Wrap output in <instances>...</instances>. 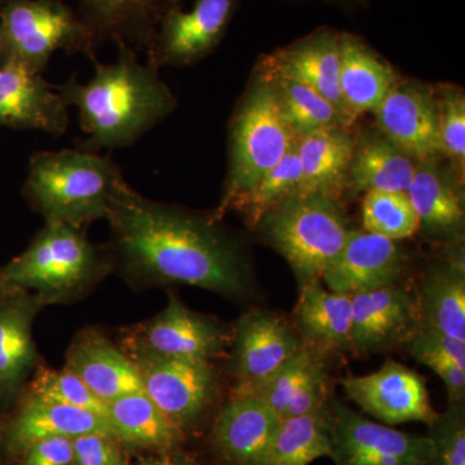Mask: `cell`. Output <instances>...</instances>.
Listing matches in <instances>:
<instances>
[{
    "label": "cell",
    "mask_w": 465,
    "mask_h": 465,
    "mask_svg": "<svg viewBox=\"0 0 465 465\" xmlns=\"http://www.w3.org/2000/svg\"><path fill=\"white\" fill-rule=\"evenodd\" d=\"M397 82L399 76L384 58L358 36L341 33L339 88L349 125L358 116L374 113Z\"/></svg>",
    "instance_id": "obj_22"
},
{
    "label": "cell",
    "mask_w": 465,
    "mask_h": 465,
    "mask_svg": "<svg viewBox=\"0 0 465 465\" xmlns=\"http://www.w3.org/2000/svg\"><path fill=\"white\" fill-rule=\"evenodd\" d=\"M427 436L432 451L425 465H465L464 403L449 405L446 411L437 412L428 424Z\"/></svg>",
    "instance_id": "obj_38"
},
{
    "label": "cell",
    "mask_w": 465,
    "mask_h": 465,
    "mask_svg": "<svg viewBox=\"0 0 465 465\" xmlns=\"http://www.w3.org/2000/svg\"><path fill=\"white\" fill-rule=\"evenodd\" d=\"M341 38V33L320 30L265 56L260 61L259 72L307 85L331 101L342 113L339 88Z\"/></svg>",
    "instance_id": "obj_20"
},
{
    "label": "cell",
    "mask_w": 465,
    "mask_h": 465,
    "mask_svg": "<svg viewBox=\"0 0 465 465\" xmlns=\"http://www.w3.org/2000/svg\"><path fill=\"white\" fill-rule=\"evenodd\" d=\"M88 433L106 434L113 437L108 419L87 410L45 402L27 397L8 427L9 448L25 452L38 440L65 437L75 439Z\"/></svg>",
    "instance_id": "obj_27"
},
{
    "label": "cell",
    "mask_w": 465,
    "mask_h": 465,
    "mask_svg": "<svg viewBox=\"0 0 465 465\" xmlns=\"http://www.w3.org/2000/svg\"><path fill=\"white\" fill-rule=\"evenodd\" d=\"M363 231L391 241L414 237L420 223L406 193L371 191L362 200Z\"/></svg>",
    "instance_id": "obj_35"
},
{
    "label": "cell",
    "mask_w": 465,
    "mask_h": 465,
    "mask_svg": "<svg viewBox=\"0 0 465 465\" xmlns=\"http://www.w3.org/2000/svg\"><path fill=\"white\" fill-rule=\"evenodd\" d=\"M24 465H73L72 439L38 440L26 450Z\"/></svg>",
    "instance_id": "obj_42"
},
{
    "label": "cell",
    "mask_w": 465,
    "mask_h": 465,
    "mask_svg": "<svg viewBox=\"0 0 465 465\" xmlns=\"http://www.w3.org/2000/svg\"><path fill=\"white\" fill-rule=\"evenodd\" d=\"M410 353L425 366L450 361L465 369V342L428 327L418 326L406 342Z\"/></svg>",
    "instance_id": "obj_39"
},
{
    "label": "cell",
    "mask_w": 465,
    "mask_h": 465,
    "mask_svg": "<svg viewBox=\"0 0 465 465\" xmlns=\"http://www.w3.org/2000/svg\"><path fill=\"white\" fill-rule=\"evenodd\" d=\"M300 179L298 153L293 143L282 161L262 174L253 188L238 201L232 211L242 213L247 225L255 229L269 210L287 198L299 194Z\"/></svg>",
    "instance_id": "obj_33"
},
{
    "label": "cell",
    "mask_w": 465,
    "mask_h": 465,
    "mask_svg": "<svg viewBox=\"0 0 465 465\" xmlns=\"http://www.w3.org/2000/svg\"><path fill=\"white\" fill-rule=\"evenodd\" d=\"M439 104L440 155L452 162L458 174L465 167V96L454 85H442L436 94Z\"/></svg>",
    "instance_id": "obj_37"
},
{
    "label": "cell",
    "mask_w": 465,
    "mask_h": 465,
    "mask_svg": "<svg viewBox=\"0 0 465 465\" xmlns=\"http://www.w3.org/2000/svg\"><path fill=\"white\" fill-rule=\"evenodd\" d=\"M2 60L42 74L52 54L64 51L96 60L94 34L65 0H2Z\"/></svg>",
    "instance_id": "obj_7"
},
{
    "label": "cell",
    "mask_w": 465,
    "mask_h": 465,
    "mask_svg": "<svg viewBox=\"0 0 465 465\" xmlns=\"http://www.w3.org/2000/svg\"><path fill=\"white\" fill-rule=\"evenodd\" d=\"M242 0H195L191 11L171 9L162 18L146 61L161 69L200 63L216 50Z\"/></svg>",
    "instance_id": "obj_11"
},
{
    "label": "cell",
    "mask_w": 465,
    "mask_h": 465,
    "mask_svg": "<svg viewBox=\"0 0 465 465\" xmlns=\"http://www.w3.org/2000/svg\"><path fill=\"white\" fill-rule=\"evenodd\" d=\"M231 341L237 385L260 381L305 347L287 321L264 309L244 313L235 323Z\"/></svg>",
    "instance_id": "obj_16"
},
{
    "label": "cell",
    "mask_w": 465,
    "mask_h": 465,
    "mask_svg": "<svg viewBox=\"0 0 465 465\" xmlns=\"http://www.w3.org/2000/svg\"><path fill=\"white\" fill-rule=\"evenodd\" d=\"M0 2H2V0H0Z\"/></svg>",
    "instance_id": "obj_47"
},
{
    "label": "cell",
    "mask_w": 465,
    "mask_h": 465,
    "mask_svg": "<svg viewBox=\"0 0 465 465\" xmlns=\"http://www.w3.org/2000/svg\"><path fill=\"white\" fill-rule=\"evenodd\" d=\"M75 12L97 45L148 54L162 18L182 0H75Z\"/></svg>",
    "instance_id": "obj_19"
},
{
    "label": "cell",
    "mask_w": 465,
    "mask_h": 465,
    "mask_svg": "<svg viewBox=\"0 0 465 465\" xmlns=\"http://www.w3.org/2000/svg\"><path fill=\"white\" fill-rule=\"evenodd\" d=\"M434 374L439 376L448 391L449 405L464 403L465 397V369L455 365L450 361H440L428 366Z\"/></svg>",
    "instance_id": "obj_43"
},
{
    "label": "cell",
    "mask_w": 465,
    "mask_h": 465,
    "mask_svg": "<svg viewBox=\"0 0 465 465\" xmlns=\"http://www.w3.org/2000/svg\"><path fill=\"white\" fill-rule=\"evenodd\" d=\"M437 158L418 162L406 194L420 229L439 240H451L464 226V197L460 182L442 170Z\"/></svg>",
    "instance_id": "obj_26"
},
{
    "label": "cell",
    "mask_w": 465,
    "mask_h": 465,
    "mask_svg": "<svg viewBox=\"0 0 465 465\" xmlns=\"http://www.w3.org/2000/svg\"><path fill=\"white\" fill-rule=\"evenodd\" d=\"M418 326L415 299L400 284L351 295V351L356 354L406 344Z\"/></svg>",
    "instance_id": "obj_14"
},
{
    "label": "cell",
    "mask_w": 465,
    "mask_h": 465,
    "mask_svg": "<svg viewBox=\"0 0 465 465\" xmlns=\"http://www.w3.org/2000/svg\"><path fill=\"white\" fill-rule=\"evenodd\" d=\"M418 162L378 130L354 137L348 185L354 193H407Z\"/></svg>",
    "instance_id": "obj_29"
},
{
    "label": "cell",
    "mask_w": 465,
    "mask_h": 465,
    "mask_svg": "<svg viewBox=\"0 0 465 465\" xmlns=\"http://www.w3.org/2000/svg\"><path fill=\"white\" fill-rule=\"evenodd\" d=\"M113 265L110 251L84 229L45 223L24 252L0 266V292H26L45 305L65 302L91 289Z\"/></svg>",
    "instance_id": "obj_4"
},
{
    "label": "cell",
    "mask_w": 465,
    "mask_h": 465,
    "mask_svg": "<svg viewBox=\"0 0 465 465\" xmlns=\"http://www.w3.org/2000/svg\"><path fill=\"white\" fill-rule=\"evenodd\" d=\"M231 341L232 333L220 321L192 311L171 295L161 313L128 331L124 351L211 362L224 354Z\"/></svg>",
    "instance_id": "obj_10"
},
{
    "label": "cell",
    "mask_w": 465,
    "mask_h": 465,
    "mask_svg": "<svg viewBox=\"0 0 465 465\" xmlns=\"http://www.w3.org/2000/svg\"><path fill=\"white\" fill-rule=\"evenodd\" d=\"M32 399L87 410L106 418L108 405L97 399L87 385L66 367L61 370L41 366L36 369L29 394Z\"/></svg>",
    "instance_id": "obj_36"
},
{
    "label": "cell",
    "mask_w": 465,
    "mask_h": 465,
    "mask_svg": "<svg viewBox=\"0 0 465 465\" xmlns=\"http://www.w3.org/2000/svg\"><path fill=\"white\" fill-rule=\"evenodd\" d=\"M253 231L289 262L300 290L322 280L351 229L338 198L296 194L269 210Z\"/></svg>",
    "instance_id": "obj_6"
},
{
    "label": "cell",
    "mask_w": 465,
    "mask_h": 465,
    "mask_svg": "<svg viewBox=\"0 0 465 465\" xmlns=\"http://www.w3.org/2000/svg\"><path fill=\"white\" fill-rule=\"evenodd\" d=\"M329 405V378L324 362L318 363L293 393L281 419L298 418Z\"/></svg>",
    "instance_id": "obj_40"
},
{
    "label": "cell",
    "mask_w": 465,
    "mask_h": 465,
    "mask_svg": "<svg viewBox=\"0 0 465 465\" xmlns=\"http://www.w3.org/2000/svg\"><path fill=\"white\" fill-rule=\"evenodd\" d=\"M125 353V351H124ZM143 391L180 430L191 427L215 396L216 372L210 361L128 351Z\"/></svg>",
    "instance_id": "obj_8"
},
{
    "label": "cell",
    "mask_w": 465,
    "mask_h": 465,
    "mask_svg": "<svg viewBox=\"0 0 465 465\" xmlns=\"http://www.w3.org/2000/svg\"><path fill=\"white\" fill-rule=\"evenodd\" d=\"M106 419L115 440L134 448L171 452L183 440V430L143 391L109 402Z\"/></svg>",
    "instance_id": "obj_30"
},
{
    "label": "cell",
    "mask_w": 465,
    "mask_h": 465,
    "mask_svg": "<svg viewBox=\"0 0 465 465\" xmlns=\"http://www.w3.org/2000/svg\"><path fill=\"white\" fill-rule=\"evenodd\" d=\"M114 63L92 61L94 74L81 84L73 75L57 85L67 106H75L88 152L134 145L173 114L177 99L152 64L142 63L131 48H116Z\"/></svg>",
    "instance_id": "obj_2"
},
{
    "label": "cell",
    "mask_w": 465,
    "mask_h": 465,
    "mask_svg": "<svg viewBox=\"0 0 465 465\" xmlns=\"http://www.w3.org/2000/svg\"><path fill=\"white\" fill-rule=\"evenodd\" d=\"M419 326L465 342V266L463 250L425 272L415 299Z\"/></svg>",
    "instance_id": "obj_28"
},
{
    "label": "cell",
    "mask_w": 465,
    "mask_h": 465,
    "mask_svg": "<svg viewBox=\"0 0 465 465\" xmlns=\"http://www.w3.org/2000/svg\"><path fill=\"white\" fill-rule=\"evenodd\" d=\"M73 465H125L116 440L106 434L88 433L72 440Z\"/></svg>",
    "instance_id": "obj_41"
},
{
    "label": "cell",
    "mask_w": 465,
    "mask_h": 465,
    "mask_svg": "<svg viewBox=\"0 0 465 465\" xmlns=\"http://www.w3.org/2000/svg\"><path fill=\"white\" fill-rule=\"evenodd\" d=\"M69 124V106L54 85L20 64L0 61V125L63 136Z\"/></svg>",
    "instance_id": "obj_17"
},
{
    "label": "cell",
    "mask_w": 465,
    "mask_h": 465,
    "mask_svg": "<svg viewBox=\"0 0 465 465\" xmlns=\"http://www.w3.org/2000/svg\"><path fill=\"white\" fill-rule=\"evenodd\" d=\"M323 357L316 349L305 345L298 354L260 381L247 385H235L232 393L255 397L273 409L281 418L299 385L318 363L322 362Z\"/></svg>",
    "instance_id": "obj_34"
},
{
    "label": "cell",
    "mask_w": 465,
    "mask_h": 465,
    "mask_svg": "<svg viewBox=\"0 0 465 465\" xmlns=\"http://www.w3.org/2000/svg\"><path fill=\"white\" fill-rule=\"evenodd\" d=\"M124 183L109 155L81 148L43 150L30 158L23 194L45 223L84 229L105 219L113 195Z\"/></svg>",
    "instance_id": "obj_3"
},
{
    "label": "cell",
    "mask_w": 465,
    "mask_h": 465,
    "mask_svg": "<svg viewBox=\"0 0 465 465\" xmlns=\"http://www.w3.org/2000/svg\"><path fill=\"white\" fill-rule=\"evenodd\" d=\"M300 163L299 194L341 198L348 185L354 136L348 127H331L299 134L295 143Z\"/></svg>",
    "instance_id": "obj_24"
},
{
    "label": "cell",
    "mask_w": 465,
    "mask_h": 465,
    "mask_svg": "<svg viewBox=\"0 0 465 465\" xmlns=\"http://www.w3.org/2000/svg\"><path fill=\"white\" fill-rule=\"evenodd\" d=\"M329 403L335 465H425L430 460V437L370 420L339 400Z\"/></svg>",
    "instance_id": "obj_9"
},
{
    "label": "cell",
    "mask_w": 465,
    "mask_h": 465,
    "mask_svg": "<svg viewBox=\"0 0 465 465\" xmlns=\"http://www.w3.org/2000/svg\"><path fill=\"white\" fill-rule=\"evenodd\" d=\"M295 329L318 353L351 351V295L335 292L318 281L299 290Z\"/></svg>",
    "instance_id": "obj_25"
},
{
    "label": "cell",
    "mask_w": 465,
    "mask_h": 465,
    "mask_svg": "<svg viewBox=\"0 0 465 465\" xmlns=\"http://www.w3.org/2000/svg\"><path fill=\"white\" fill-rule=\"evenodd\" d=\"M331 454L332 419L327 405L308 415L283 419L266 465H309Z\"/></svg>",
    "instance_id": "obj_31"
},
{
    "label": "cell",
    "mask_w": 465,
    "mask_h": 465,
    "mask_svg": "<svg viewBox=\"0 0 465 465\" xmlns=\"http://www.w3.org/2000/svg\"><path fill=\"white\" fill-rule=\"evenodd\" d=\"M271 79H255L234 112L229 131L228 173L213 219L223 222L260 177L280 163L296 142Z\"/></svg>",
    "instance_id": "obj_5"
},
{
    "label": "cell",
    "mask_w": 465,
    "mask_h": 465,
    "mask_svg": "<svg viewBox=\"0 0 465 465\" xmlns=\"http://www.w3.org/2000/svg\"><path fill=\"white\" fill-rule=\"evenodd\" d=\"M105 219L113 262L134 282L185 284L235 300L253 292L243 243L213 213L149 200L124 183Z\"/></svg>",
    "instance_id": "obj_1"
},
{
    "label": "cell",
    "mask_w": 465,
    "mask_h": 465,
    "mask_svg": "<svg viewBox=\"0 0 465 465\" xmlns=\"http://www.w3.org/2000/svg\"><path fill=\"white\" fill-rule=\"evenodd\" d=\"M262 74L274 84L281 108L296 136L324 128H349L341 110L322 94L290 79Z\"/></svg>",
    "instance_id": "obj_32"
},
{
    "label": "cell",
    "mask_w": 465,
    "mask_h": 465,
    "mask_svg": "<svg viewBox=\"0 0 465 465\" xmlns=\"http://www.w3.org/2000/svg\"><path fill=\"white\" fill-rule=\"evenodd\" d=\"M41 302L26 292H0V400L14 399L36 366L33 322Z\"/></svg>",
    "instance_id": "obj_23"
},
{
    "label": "cell",
    "mask_w": 465,
    "mask_h": 465,
    "mask_svg": "<svg viewBox=\"0 0 465 465\" xmlns=\"http://www.w3.org/2000/svg\"><path fill=\"white\" fill-rule=\"evenodd\" d=\"M139 465H189L186 461L182 460L179 457H173L170 452H163L159 458L148 459Z\"/></svg>",
    "instance_id": "obj_44"
},
{
    "label": "cell",
    "mask_w": 465,
    "mask_h": 465,
    "mask_svg": "<svg viewBox=\"0 0 465 465\" xmlns=\"http://www.w3.org/2000/svg\"><path fill=\"white\" fill-rule=\"evenodd\" d=\"M407 264L409 255L397 241L351 229L347 243L321 281L329 290L354 295L399 284Z\"/></svg>",
    "instance_id": "obj_15"
},
{
    "label": "cell",
    "mask_w": 465,
    "mask_h": 465,
    "mask_svg": "<svg viewBox=\"0 0 465 465\" xmlns=\"http://www.w3.org/2000/svg\"><path fill=\"white\" fill-rule=\"evenodd\" d=\"M65 367L108 405L125 394L143 391L131 358L97 330H84L67 349Z\"/></svg>",
    "instance_id": "obj_21"
},
{
    "label": "cell",
    "mask_w": 465,
    "mask_h": 465,
    "mask_svg": "<svg viewBox=\"0 0 465 465\" xmlns=\"http://www.w3.org/2000/svg\"><path fill=\"white\" fill-rule=\"evenodd\" d=\"M335 2L358 3L360 0H335Z\"/></svg>",
    "instance_id": "obj_45"
},
{
    "label": "cell",
    "mask_w": 465,
    "mask_h": 465,
    "mask_svg": "<svg viewBox=\"0 0 465 465\" xmlns=\"http://www.w3.org/2000/svg\"><path fill=\"white\" fill-rule=\"evenodd\" d=\"M341 387L365 414L390 427L411 421L428 425L437 414L423 378L393 360L372 374L342 379Z\"/></svg>",
    "instance_id": "obj_12"
},
{
    "label": "cell",
    "mask_w": 465,
    "mask_h": 465,
    "mask_svg": "<svg viewBox=\"0 0 465 465\" xmlns=\"http://www.w3.org/2000/svg\"><path fill=\"white\" fill-rule=\"evenodd\" d=\"M281 421L262 401L232 393L213 425V449L229 465H266Z\"/></svg>",
    "instance_id": "obj_18"
},
{
    "label": "cell",
    "mask_w": 465,
    "mask_h": 465,
    "mask_svg": "<svg viewBox=\"0 0 465 465\" xmlns=\"http://www.w3.org/2000/svg\"><path fill=\"white\" fill-rule=\"evenodd\" d=\"M376 130L416 162L439 157L436 92L416 82H397L375 110Z\"/></svg>",
    "instance_id": "obj_13"
},
{
    "label": "cell",
    "mask_w": 465,
    "mask_h": 465,
    "mask_svg": "<svg viewBox=\"0 0 465 465\" xmlns=\"http://www.w3.org/2000/svg\"><path fill=\"white\" fill-rule=\"evenodd\" d=\"M0 60H2V43H0Z\"/></svg>",
    "instance_id": "obj_46"
}]
</instances>
